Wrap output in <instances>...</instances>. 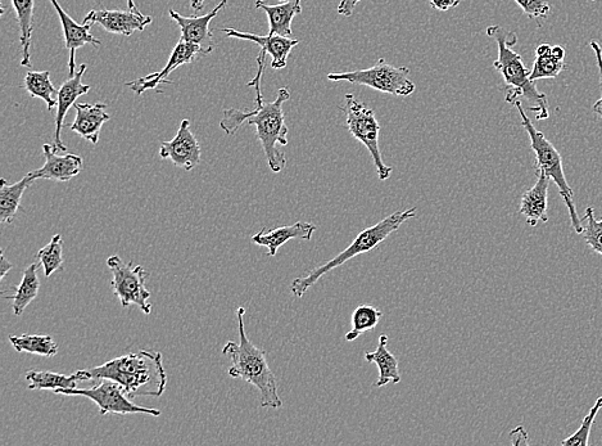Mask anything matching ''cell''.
I'll return each mask as SVG.
<instances>
[{
	"instance_id": "4fadbf2b",
	"label": "cell",
	"mask_w": 602,
	"mask_h": 446,
	"mask_svg": "<svg viewBox=\"0 0 602 446\" xmlns=\"http://www.w3.org/2000/svg\"><path fill=\"white\" fill-rule=\"evenodd\" d=\"M228 4V0H221L217 6L203 16H183L170 9L171 20H174L179 25L181 31V39L184 42L198 45L202 49L203 54H210L214 51V33L210 30L211 21L219 15Z\"/></svg>"
},
{
	"instance_id": "8d00e7d4",
	"label": "cell",
	"mask_w": 602,
	"mask_h": 446,
	"mask_svg": "<svg viewBox=\"0 0 602 446\" xmlns=\"http://www.w3.org/2000/svg\"><path fill=\"white\" fill-rule=\"evenodd\" d=\"M362 0H341L338 6V13L344 17H351L353 12Z\"/></svg>"
},
{
	"instance_id": "30bf717a",
	"label": "cell",
	"mask_w": 602,
	"mask_h": 446,
	"mask_svg": "<svg viewBox=\"0 0 602 446\" xmlns=\"http://www.w3.org/2000/svg\"><path fill=\"white\" fill-rule=\"evenodd\" d=\"M57 395L83 396L92 400L99 409L101 416L107 414H148V416L160 417L161 411L155 408H144L131 402L128 394L122 386L112 380L103 378L99 384L89 389H70L58 391Z\"/></svg>"
},
{
	"instance_id": "60d3db41",
	"label": "cell",
	"mask_w": 602,
	"mask_h": 446,
	"mask_svg": "<svg viewBox=\"0 0 602 446\" xmlns=\"http://www.w3.org/2000/svg\"><path fill=\"white\" fill-rule=\"evenodd\" d=\"M205 2L206 0H190V8L193 9V11H201V9H203V6H205Z\"/></svg>"
},
{
	"instance_id": "8fae6325",
	"label": "cell",
	"mask_w": 602,
	"mask_h": 446,
	"mask_svg": "<svg viewBox=\"0 0 602 446\" xmlns=\"http://www.w3.org/2000/svg\"><path fill=\"white\" fill-rule=\"evenodd\" d=\"M221 31H223L226 38L247 40V42L256 43L260 47L261 51L257 56V74L255 79L247 84V87L255 88L256 93H260L261 90V80L265 72L267 54L273 58L271 67L274 70H282L287 66L288 57L293 48L300 44V40L285 38V36L280 35L261 36L243 33V31L235 29H223Z\"/></svg>"
},
{
	"instance_id": "8992f818",
	"label": "cell",
	"mask_w": 602,
	"mask_h": 446,
	"mask_svg": "<svg viewBox=\"0 0 602 446\" xmlns=\"http://www.w3.org/2000/svg\"><path fill=\"white\" fill-rule=\"evenodd\" d=\"M514 106L518 108L519 115L522 117V125L524 126L525 132L528 133L529 139H531V148L536 153V173H545L552 182L558 186L560 196L563 197L565 205L568 207L570 220L574 231L578 234L583 233L582 219L579 218L577 213L576 204H574V192L570 188L567 177H565L563 159L558 150H556L554 144L545 137V134L540 132L533 125L531 119L527 116L522 102L516 101Z\"/></svg>"
},
{
	"instance_id": "d4e9b609",
	"label": "cell",
	"mask_w": 602,
	"mask_h": 446,
	"mask_svg": "<svg viewBox=\"0 0 602 446\" xmlns=\"http://www.w3.org/2000/svg\"><path fill=\"white\" fill-rule=\"evenodd\" d=\"M38 264H31L24 270L20 283L12 288L13 294L6 295L7 300H12V309L16 317H21L25 309L38 297L40 279L38 277Z\"/></svg>"
},
{
	"instance_id": "277c9868",
	"label": "cell",
	"mask_w": 602,
	"mask_h": 446,
	"mask_svg": "<svg viewBox=\"0 0 602 446\" xmlns=\"http://www.w3.org/2000/svg\"><path fill=\"white\" fill-rule=\"evenodd\" d=\"M235 313H237L238 319L239 342L238 344L233 341L226 342L223 348V354L232 359V367L228 371L229 376L255 386L260 391L262 408H282L283 402L278 393V382L267 363L266 353L248 339L246 327H244L246 309L241 306Z\"/></svg>"
},
{
	"instance_id": "f35d334b",
	"label": "cell",
	"mask_w": 602,
	"mask_h": 446,
	"mask_svg": "<svg viewBox=\"0 0 602 446\" xmlns=\"http://www.w3.org/2000/svg\"><path fill=\"white\" fill-rule=\"evenodd\" d=\"M430 7L437 11L446 12L448 9L459 6L460 0H428Z\"/></svg>"
},
{
	"instance_id": "1f68e13d",
	"label": "cell",
	"mask_w": 602,
	"mask_h": 446,
	"mask_svg": "<svg viewBox=\"0 0 602 446\" xmlns=\"http://www.w3.org/2000/svg\"><path fill=\"white\" fill-rule=\"evenodd\" d=\"M36 258L42 264L45 277H51L57 270L63 268V241L61 234H56L48 243L38 252Z\"/></svg>"
},
{
	"instance_id": "d6986e66",
	"label": "cell",
	"mask_w": 602,
	"mask_h": 446,
	"mask_svg": "<svg viewBox=\"0 0 602 446\" xmlns=\"http://www.w3.org/2000/svg\"><path fill=\"white\" fill-rule=\"evenodd\" d=\"M53 4L54 9L60 17L63 35H65L66 49L69 51V70L70 76L75 75V57L76 51L84 47L86 44H93L95 47H101V40L94 38L90 34V25L81 24L74 20L70 15H67L65 9L61 7L58 0H49Z\"/></svg>"
},
{
	"instance_id": "ffe728a7",
	"label": "cell",
	"mask_w": 602,
	"mask_h": 446,
	"mask_svg": "<svg viewBox=\"0 0 602 446\" xmlns=\"http://www.w3.org/2000/svg\"><path fill=\"white\" fill-rule=\"evenodd\" d=\"M316 229H318L316 225L309 222H297L292 225H285V227L271 229L269 232L262 229L260 233L252 237V242L257 246L266 247L269 250L267 254L275 256L278 254L280 247L291 240L311 241Z\"/></svg>"
},
{
	"instance_id": "d6a6232c",
	"label": "cell",
	"mask_w": 602,
	"mask_h": 446,
	"mask_svg": "<svg viewBox=\"0 0 602 446\" xmlns=\"http://www.w3.org/2000/svg\"><path fill=\"white\" fill-rule=\"evenodd\" d=\"M583 224V237L590 247V249L596 254L602 256V218L597 220L595 218V211L592 207H587L585 218L582 219Z\"/></svg>"
},
{
	"instance_id": "ac0fdd59",
	"label": "cell",
	"mask_w": 602,
	"mask_h": 446,
	"mask_svg": "<svg viewBox=\"0 0 602 446\" xmlns=\"http://www.w3.org/2000/svg\"><path fill=\"white\" fill-rule=\"evenodd\" d=\"M76 117L72 124L67 125L72 132L79 134L95 146L99 142V135L103 125L111 119L110 114L106 112V105L103 103H75Z\"/></svg>"
},
{
	"instance_id": "7a4b0ae2",
	"label": "cell",
	"mask_w": 602,
	"mask_h": 446,
	"mask_svg": "<svg viewBox=\"0 0 602 446\" xmlns=\"http://www.w3.org/2000/svg\"><path fill=\"white\" fill-rule=\"evenodd\" d=\"M90 380H112L122 386L130 399L140 396L160 398L167 386V375L162 354L142 350L137 354H126L112 359L102 366L80 369Z\"/></svg>"
},
{
	"instance_id": "44dd1931",
	"label": "cell",
	"mask_w": 602,
	"mask_h": 446,
	"mask_svg": "<svg viewBox=\"0 0 602 446\" xmlns=\"http://www.w3.org/2000/svg\"><path fill=\"white\" fill-rule=\"evenodd\" d=\"M537 182L520 198L519 211L527 220V224L536 227L540 222H549L547 214V198L551 179L545 173H537Z\"/></svg>"
},
{
	"instance_id": "f546056e",
	"label": "cell",
	"mask_w": 602,
	"mask_h": 446,
	"mask_svg": "<svg viewBox=\"0 0 602 446\" xmlns=\"http://www.w3.org/2000/svg\"><path fill=\"white\" fill-rule=\"evenodd\" d=\"M9 342L17 353L40 355V357L53 358L58 354V345L51 336L21 335L9 336Z\"/></svg>"
},
{
	"instance_id": "4dcf8cb0",
	"label": "cell",
	"mask_w": 602,
	"mask_h": 446,
	"mask_svg": "<svg viewBox=\"0 0 602 446\" xmlns=\"http://www.w3.org/2000/svg\"><path fill=\"white\" fill-rule=\"evenodd\" d=\"M384 313L380 312L378 308L371 305H360L352 314V330L346 333V341L352 342L361 335L368 331H373L377 328L380 319L383 318Z\"/></svg>"
},
{
	"instance_id": "2e32d148",
	"label": "cell",
	"mask_w": 602,
	"mask_h": 446,
	"mask_svg": "<svg viewBox=\"0 0 602 446\" xmlns=\"http://www.w3.org/2000/svg\"><path fill=\"white\" fill-rule=\"evenodd\" d=\"M43 152L45 164L42 168L30 171L29 177L36 179L56 180V182H69L72 178L78 177L83 170V157L79 155H57L51 144H44Z\"/></svg>"
},
{
	"instance_id": "603a6c76",
	"label": "cell",
	"mask_w": 602,
	"mask_h": 446,
	"mask_svg": "<svg viewBox=\"0 0 602 446\" xmlns=\"http://www.w3.org/2000/svg\"><path fill=\"white\" fill-rule=\"evenodd\" d=\"M565 69V49L561 45L541 44L536 49V60L531 70L534 83L542 79H555Z\"/></svg>"
},
{
	"instance_id": "83f0119b",
	"label": "cell",
	"mask_w": 602,
	"mask_h": 446,
	"mask_svg": "<svg viewBox=\"0 0 602 446\" xmlns=\"http://www.w3.org/2000/svg\"><path fill=\"white\" fill-rule=\"evenodd\" d=\"M16 12L18 27H20V43L22 49L21 66H31V36L34 31L35 0H12Z\"/></svg>"
},
{
	"instance_id": "f1b7e54d",
	"label": "cell",
	"mask_w": 602,
	"mask_h": 446,
	"mask_svg": "<svg viewBox=\"0 0 602 446\" xmlns=\"http://www.w3.org/2000/svg\"><path fill=\"white\" fill-rule=\"evenodd\" d=\"M24 88L33 98L43 99L47 103L48 111L57 108L58 90L54 88L49 71L26 72Z\"/></svg>"
},
{
	"instance_id": "7bdbcfd3",
	"label": "cell",
	"mask_w": 602,
	"mask_h": 446,
	"mask_svg": "<svg viewBox=\"0 0 602 446\" xmlns=\"http://www.w3.org/2000/svg\"><path fill=\"white\" fill-rule=\"evenodd\" d=\"M279 2L284 3V2H289V0H279Z\"/></svg>"
},
{
	"instance_id": "d590c367",
	"label": "cell",
	"mask_w": 602,
	"mask_h": 446,
	"mask_svg": "<svg viewBox=\"0 0 602 446\" xmlns=\"http://www.w3.org/2000/svg\"><path fill=\"white\" fill-rule=\"evenodd\" d=\"M591 48H592V51H594L595 56H596L597 67H599L600 87H601V98L599 99V101H597L595 103L594 106H592V111H594L595 114L597 116H599L600 119L602 120V47L599 43L596 42V40H592Z\"/></svg>"
},
{
	"instance_id": "7c38bea8",
	"label": "cell",
	"mask_w": 602,
	"mask_h": 446,
	"mask_svg": "<svg viewBox=\"0 0 602 446\" xmlns=\"http://www.w3.org/2000/svg\"><path fill=\"white\" fill-rule=\"evenodd\" d=\"M202 150L196 135L190 130V121H181L178 134L170 142H162L160 157L170 160L176 168L190 171L201 162Z\"/></svg>"
},
{
	"instance_id": "3957f363",
	"label": "cell",
	"mask_w": 602,
	"mask_h": 446,
	"mask_svg": "<svg viewBox=\"0 0 602 446\" xmlns=\"http://www.w3.org/2000/svg\"><path fill=\"white\" fill-rule=\"evenodd\" d=\"M487 35L495 40L499 48V57L493 62L495 70L499 71L506 85V102L514 105L520 98H525L531 107L529 110L536 114L537 120L549 119V101L545 93L536 88L534 81L529 78L531 70L524 65L523 58L513 49L518 43L515 31H509L499 25L488 27Z\"/></svg>"
},
{
	"instance_id": "b9f144b4",
	"label": "cell",
	"mask_w": 602,
	"mask_h": 446,
	"mask_svg": "<svg viewBox=\"0 0 602 446\" xmlns=\"http://www.w3.org/2000/svg\"><path fill=\"white\" fill-rule=\"evenodd\" d=\"M126 3H128V7H129L130 11H134V12L140 13V11L137 8V6H135L134 0H126Z\"/></svg>"
},
{
	"instance_id": "ab89813d",
	"label": "cell",
	"mask_w": 602,
	"mask_h": 446,
	"mask_svg": "<svg viewBox=\"0 0 602 446\" xmlns=\"http://www.w3.org/2000/svg\"><path fill=\"white\" fill-rule=\"evenodd\" d=\"M13 268L11 261H8L6 252L2 250V256H0V281L6 278L9 270Z\"/></svg>"
},
{
	"instance_id": "e575fe53",
	"label": "cell",
	"mask_w": 602,
	"mask_h": 446,
	"mask_svg": "<svg viewBox=\"0 0 602 446\" xmlns=\"http://www.w3.org/2000/svg\"><path fill=\"white\" fill-rule=\"evenodd\" d=\"M515 3L531 20L543 21L550 15L551 7L547 0H515Z\"/></svg>"
},
{
	"instance_id": "484cf974",
	"label": "cell",
	"mask_w": 602,
	"mask_h": 446,
	"mask_svg": "<svg viewBox=\"0 0 602 446\" xmlns=\"http://www.w3.org/2000/svg\"><path fill=\"white\" fill-rule=\"evenodd\" d=\"M35 180L30 178L29 175L18 180L15 184H8L6 179H2V186H0V223L12 224L15 220L18 210H20V204L22 196L33 186Z\"/></svg>"
},
{
	"instance_id": "9c48e42d",
	"label": "cell",
	"mask_w": 602,
	"mask_h": 446,
	"mask_svg": "<svg viewBox=\"0 0 602 446\" xmlns=\"http://www.w3.org/2000/svg\"><path fill=\"white\" fill-rule=\"evenodd\" d=\"M107 267L112 272L111 287L113 294L119 297L122 308L138 306L144 314L152 313L151 291L146 283L149 273L140 265H134L133 261L125 264L119 255H113L107 260Z\"/></svg>"
},
{
	"instance_id": "5bb4252c",
	"label": "cell",
	"mask_w": 602,
	"mask_h": 446,
	"mask_svg": "<svg viewBox=\"0 0 602 446\" xmlns=\"http://www.w3.org/2000/svg\"><path fill=\"white\" fill-rule=\"evenodd\" d=\"M83 24L102 26L107 33L131 36L152 24V17L142 12L119 11V9H93L85 16Z\"/></svg>"
},
{
	"instance_id": "ee69618b",
	"label": "cell",
	"mask_w": 602,
	"mask_h": 446,
	"mask_svg": "<svg viewBox=\"0 0 602 446\" xmlns=\"http://www.w3.org/2000/svg\"><path fill=\"white\" fill-rule=\"evenodd\" d=\"M592 2H595V0H592Z\"/></svg>"
},
{
	"instance_id": "52a82bcc",
	"label": "cell",
	"mask_w": 602,
	"mask_h": 446,
	"mask_svg": "<svg viewBox=\"0 0 602 446\" xmlns=\"http://www.w3.org/2000/svg\"><path fill=\"white\" fill-rule=\"evenodd\" d=\"M339 110L346 115L348 132H350L356 141L364 144L366 150L369 151L375 169H377L379 179L382 182L388 180L391 177L393 168L384 164L379 147V135L382 126H380L373 108L360 102L353 94H346L343 105L339 107Z\"/></svg>"
},
{
	"instance_id": "5b68a950",
	"label": "cell",
	"mask_w": 602,
	"mask_h": 446,
	"mask_svg": "<svg viewBox=\"0 0 602 446\" xmlns=\"http://www.w3.org/2000/svg\"><path fill=\"white\" fill-rule=\"evenodd\" d=\"M415 215L416 207L414 209L396 211V213L387 216L386 219L380 220L373 227L364 229L352 241L351 245L346 250H343L341 254H338L336 258L329 260L328 263L320 265L318 268L312 269L307 276L294 279L291 285L292 295L297 297V299H301L309 291V288L316 285L325 274L342 267L347 261L356 258V256L377 249L380 243L386 241L402 224L407 222V220L413 219Z\"/></svg>"
},
{
	"instance_id": "4316f807",
	"label": "cell",
	"mask_w": 602,
	"mask_h": 446,
	"mask_svg": "<svg viewBox=\"0 0 602 446\" xmlns=\"http://www.w3.org/2000/svg\"><path fill=\"white\" fill-rule=\"evenodd\" d=\"M26 381L29 382V390H51L57 394L61 390L75 389L78 382L88 381V378L80 371L71 376H63L60 373L31 369L26 372Z\"/></svg>"
},
{
	"instance_id": "836d02e7",
	"label": "cell",
	"mask_w": 602,
	"mask_h": 446,
	"mask_svg": "<svg viewBox=\"0 0 602 446\" xmlns=\"http://www.w3.org/2000/svg\"><path fill=\"white\" fill-rule=\"evenodd\" d=\"M602 409V396L596 400V403L592 405L590 412H588L585 420H583L581 427L577 432H574L572 436H569L567 440H564V446H587L590 444V436L592 426H594L595 418Z\"/></svg>"
},
{
	"instance_id": "74e56055",
	"label": "cell",
	"mask_w": 602,
	"mask_h": 446,
	"mask_svg": "<svg viewBox=\"0 0 602 446\" xmlns=\"http://www.w3.org/2000/svg\"><path fill=\"white\" fill-rule=\"evenodd\" d=\"M511 443L513 445H528V434L527 431L524 430V427L519 426L516 427L515 430L510 432Z\"/></svg>"
},
{
	"instance_id": "ba28073f",
	"label": "cell",
	"mask_w": 602,
	"mask_h": 446,
	"mask_svg": "<svg viewBox=\"0 0 602 446\" xmlns=\"http://www.w3.org/2000/svg\"><path fill=\"white\" fill-rule=\"evenodd\" d=\"M328 79L336 83L348 81L395 97H409L416 89L414 81L410 79V69L389 65L384 58H379L369 69L333 72Z\"/></svg>"
},
{
	"instance_id": "e0dca14e",
	"label": "cell",
	"mask_w": 602,
	"mask_h": 446,
	"mask_svg": "<svg viewBox=\"0 0 602 446\" xmlns=\"http://www.w3.org/2000/svg\"><path fill=\"white\" fill-rule=\"evenodd\" d=\"M88 65H81L80 70L75 72L74 76H70L69 80L61 85L58 90V103H57V114H56V132H54V143L53 148L57 152H66L67 146L62 142V129L65 124L63 120L69 112L72 106H75L76 99L81 96H85L90 92V85L83 84V76L85 74Z\"/></svg>"
},
{
	"instance_id": "7402d4cb",
	"label": "cell",
	"mask_w": 602,
	"mask_h": 446,
	"mask_svg": "<svg viewBox=\"0 0 602 446\" xmlns=\"http://www.w3.org/2000/svg\"><path fill=\"white\" fill-rule=\"evenodd\" d=\"M256 8L262 9L269 18V35L292 38V22L294 17L302 13L301 0H289V2L276 4V6L256 0Z\"/></svg>"
},
{
	"instance_id": "9a60e30c",
	"label": "cell",
	"mask_w": 602,
	"mask_h": 446,
	"mask_svg": "<svg viewBox=\"0 0 602 446\" xmlns=\"http://www.w3.org/2000/svg\"><path fill=\"white\" fill-rule=\"evenodd\" d=\"M199 54H203V52L198 45L180 40L178 45H175V48L172 49L169 61H167V65L164 69L160 72H155V74L143 76V78L131 81V83L126 85H128L133 92L137 93L138 96H142L144 92L156 89L160 84H172V81L167 80L171 75V72L179 69L180 66L188 65V63L196 61Z\"/></svg>"
},
{
	"instance_id": "6da1fadb",
	"label": "cell",
	"mask_w": 602,
	"mask_h": 446,
	"mask_svg": "<svg viewBox=\"0 0 602 446\" xmlns=\"http://www.w3.org/2000/svg\"><path fill=\"white\" fill-rule=\"evenodd\" d=\"M291 99L288 88H280L274 102H262L253 111L228 108L224 111L220 128L233 135L244 123L255 126L258 141L264 150L267 164L273 173H280L287 165L280 147L288 146L289 129L285 124L283 105Z\"/></svg>"
},
{
	"instance_id": "cb8c5ba5",
	"label": "cell",
	"mask_w": 602,
	"mask_h": 446,
	"mask_svg": "<svg viewBox=\"0 0 602 446\" xmlns=\"http://www.w3.org/2000/svg\"><path fill=\"white\" fill-rule=\"evenodd\" d=\"M365 360L368 363L375 364L379 369V378L375 386L384 387L388 384H400V367H398V360L395 355L388 350L387 335L379 337L377 350L365 353Z\"/></svg>"
}]
</instances>
